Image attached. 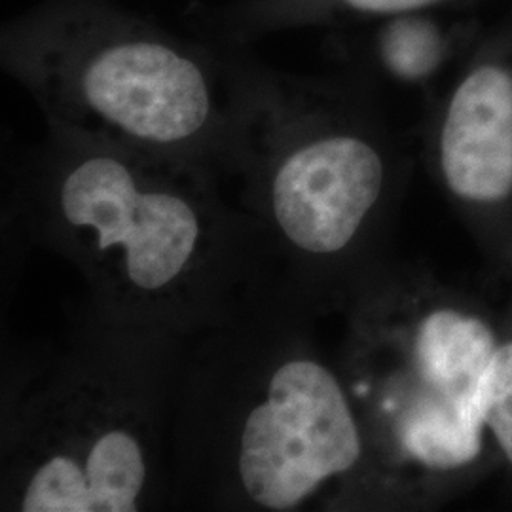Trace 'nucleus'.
<instances>
[{
  "mask_svg": "<svg viewBox=\"0 0 512 512\" xmlns=\"http://www.w3.org/2000/svg\"><path fill=\"white\" fill-rule=\"evenodd\" d=\"M340 372L365 433L376 507L420 505L475 469L488 435L492 321L420 275L355 289Z\"/></svg>",
  "mask_w": 512,
  "mask_h": 512,
  "instance_id": "423d86ee",
  "label": "nucleus"
},
{
  "mask_svg": "<svg viewBox=\"0 0 512 512\" xmlns=\"http://www.w3.org/2000/svg\"><path fill=\"white\" fill-rule=\"evenodd\" d=\"M0 61L48 129L202 165L224 177L236 59L114 0H42L6 21Z\"/></svg>",
  "mask_w": 512,
  "mask_h": 512,
  "instance_id": "39448f33",
  "label": "nucleus"
},
{
  "mask_svg": "<svg viewBox=\"0 0 512 512\" xmlns=\"http://www.w3.org/2000/svg\"><path fill=\"white\" fill-rule=\"evenodd\" d=\"M4 220L69 260L112 321L190 338L266 291L251 222L202 165L48 129Z\"/></svg>",
  "mask_w": 512,
  "mask_h": 512,
  "instance_id": "f03ea898",
  "label": "nucleus"
},
{
  "mask_svg": "<svg viewBox=\"0 0 512 512\" xmlns=\"http://www.w3.org/2000/svg\"><path fill=\"white\" fill-rule=\"evenodd\" d=\"M238 61L236 129L224 177L239 183L266 287L308 310L361 285L397 167L378 124L327 82Z\"/></svg>",
  "mask_w": 512,
  "mask_h": 512,
  "instance_id": "20e7f679",
  "label": "nucleus"
},
{
  "mask_svg": "<svg viewBox=\"0 0 512 512\" xmlns=\"http://www.w3.org/2000/svg\"><path fill=\"white\" fill-rule=\"evenodd\" d=\"M186 340L88 306L63 346L12 366L2 391L0 511L173 505L171 425Z\"/></svg>",
  "mask_w": 512,
  "mask_h": 512,
  "instance_id": "7ed1b4c3",
  "label": "nucleus"
},
{
  "mask_svg": "<svg viewBox=\"0 0 512 512\" xmlns=\"http://www.w3.org/2000/svg\"><path fill=\"white\" fill-rule=\"evenodd\" d=\"M458 46V31L437 12H414L376 21L368 59L385 78L421 88L444 71Z\"/></svg>",
  "mask_w": 512,
  "mask_h": 512,
  "instance_id": "1a4fd4ad",
  "label": "nucleus"
},
{
  "mask_svg": "<svg viewBox=\"0 0 512 512\" xmlns=\"http://www.w3.org/2000/svg\"><path fill=\"white\" fill-rule=\"evenodd\" d=\"M467 2L473 0H238L226 6L217 21L228 37L249 40L302 27L439 12Z\"/></svg>",
  "mask_w": 512,
  "mask_h": 512,
  "instance_id": "6e6552de",
  "label": "nucleus"
},
{
  "mask_svg": "<svg viewBox=\"0 0 512 512\" xmlns=\"http://www.w3.org/2000/svg\"><path fill=\"white\" fill-rule=\"evenodd\" d=\"M482 420L488 439L512 467V340H501L484 382Z\"/></svg>",
  "mask_w": 512,
  "mask_h": 512,
  "instance_id": "9d476101",
  "label": "nucleus"
},
{
  "mask_svg": "<svg viewBox=\"0 0 512 512\" xmlns=\"http://www.w3.org/2000/svg\"><path fill=\"white\" fill-rule=\"evenodd\" d=\"M313 311L249 293L184 344L171 425L173 507L217 512L376 507L365 433Z\"/></svg>",
  "mask_w": 512,
  "mask_h": 512,
  "instance_id": "f257e3e1",
  "label": "nucleus"
},
{
  "mask_svg": "<svg viewBox=\"0 0 512 512\" xmlns=\"http://www.w3.org/2000/svg\"><path fill=\"white\" fill-rule=\"evenodd\" d=\"M429 156L454 202L480 213L512 203V25L486 38L433 120Z\"/></svg>",
  "mask_w": 512,
  "mask_h": 512,
  "instance_id": "0eeeda50",
  "label": "nucleus"
}]
</instances>
